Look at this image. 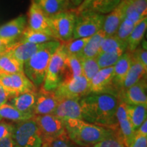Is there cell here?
I'll return each mask as SVG.
<instances>
[{
	"label": "cell",
	"instance_id": "obj_1",
	"mask_svg": "<svg viewBox=\"0 0 147 147\" xmlns=\"http://www.w3.org/2000/svg\"><path fill=\"white\" fill-rule=\"evenodd\" d=\"M79 103L82 120L117 132L116 113L119 100L117 96L109 93H89L80 99Z\"/></svg>",
	"mask_w": 147,
	"mask_h": 147
},
{
	"label": "cell",
	"instance_id": "obj_2",
	"mask_svg": "<svg viewBox=\"0 0 147 147\" xmlns=\"http://www.w3.org/2000/svg\"><path fill=\"white\" fill-rule=\"evenodd\" d=\"M64 124L69 139L80 146L90 147L106 138L118 136L117 132L111 129L89 123L81 119H70L65 121Z\"/></svg>",
	"mask_w": 147,
	"mask_h": 147
},
{
	"label": "cell",
	"instance_id": "obj_3",
	"mask_svg": "<svg viewBox=\"0 0 147 147\" xmlns=\"http://www.w3.org/2000/svg\"><path fill=\"white\" fill-rule=\"evenodd\" d=\"M60 45L61 42L57 40L48 42L45 48L24 63V74L36 88L43 84L51 59Z\"/></svg>",
	"mask_w": 147,
	"mask_h": 147
},
{
	"label": "cell",
	"instance_id": "obj_4",
	"mask_svg": "<svg viewBox=\"0 0 147 147\" xmlns=\"http://www.w3.org/2000/svg\"><path fill=\"white\" fill-rule=\"evenodd\" d=\"M14 147H41L43 138L34 117L14 125L11 134Z\"/></svg>",
	"mask_w": 147,
	"mask_h": 147
},
{
	"label": "cell",
	"instance_id": "obj_5",
	"mask_svg": "<svg viewBox=\"0 0 147 147\" xmlns=\"http://www.w3.org/2000/svg\"><path fill=\"white\" fill-rule=\"evenodd\" d=\"M105 16L91 9L76 14L73 39L91 37L102 29Z\"/></svg>",
	"mask_w": 147,
	"mask_h": 147
},
{
	"label": "cell",
	"instance_id": "obj_6",
	"mask_svg": "<svg viewBox=\"0 0 147 147\" xmlns=\"http://www.w3.org/2000/svg\"><path fill=\"white\" fill-rule=\"evenodd\" d=\"M49 18L51 30L55 39L61 43L72 39L76 14L71 9Z\"/></svg>",
	"mask_w": 147,
	"mask_h": 147
},
{
	"label": "cell",
	"instance_id": "obj_7",
	"mask_svg": "<svg viewBox=\"0 0 147 147\" xmlns=\"http://www.w3.org/2000/svg\"><path fill=\"white\" fill-rule=\"evenodd\" d=\"M66 56L63 45L61 43L51 59L42 84V87L47 91H54L61 82Z\"/></svg>",
	"mask_w": 147,
	"mask_h": 147
},
{
	"label": "cell",
	"instance_id": "obj_8",
	"mask_svg": "<svg viewBox=\"0 0 147 147\" xmlns=\"http://www.w3.org/2000/svg\"><path fill=\"white\" fill-rule=\"evenodd\" d=\"M0 86L10 99L26 92L37 91V88L24 73H0Z\"/></svg>",
	"mask_w": 147,
	"mask_h": 147
},
{
	"label": "cell",
	"instance_id": "obj_9",
	"mask_svg": "<svg viewBox=\"0 0 147 147\" xmlns=\"http://www.w3.org/2000/svg\"><path fill=\"white\" fill-rule=\"evenodd\" d=\"M34 119L41 131L43 143L50 144L66 133L63 121L53 114L35 116Z\"/></svg>",
	"mask_w": 147,
	"mask_h": 147
},
{
	"label": "cell",
	"instance_id": "obj_10",
	"mask_svg": "<svg viewBox=\"0 0 147 147\" xmlns=\"http://www.w3.org/2000/svg\"><path fill=\"white\" fill-rule=\"evenodd\" d=\"M58 100L67 99L79 100L89 94V82L83 76L61 82L54 91Z\"/></svg>",
	"mask_w": 147,
	"mask_h": 147
},
{
	"label": "cell",
	"instance_id": "obj_11",
	"mask_svg": "<svg viewBox=\"0 0 147 147\" xmlns=\"http://www.w3.org/2000/svg\"><path fill=\"white\" fill-rule=\"evenodd\" d=\"M114 66L100 69L89 83L90 93H109L118 96L114 85Z\"/></svg>",
	"mask_w": 147,
	"mask_h": 147
},
{
	"label": "cell",
	"instance_id": "obj_12",
	"mask_svg": "<svg viewBox=\"0 0 147 147\" xmlns=\"http://www.w3.org/2000/svg\"><path fill=\"white\" fill-rule=\"evenodd\" d=\"M118 98L119 101L127 105H147L146 77L142 78L131 87L119 92Z\"/></svg>",
	"mask_w": 147,
	"mask_h": 147
},
{
	"label": "cell",
	"instance_id": "obj_13",
	"mask_svg": "<svg viewBox=\"0 0 147 147\" xmlns=\"http://www.w3.org/2000/svg\"><path fill=\"white\" fill-rule=\"evenodd\" d=\"M126 106V104L119 101L116 118L117 122V134L125 147H129L134 138L135 131L132 128L128 118Z\"/></svg>",
	"mask_w": 147,
	"mask_h": 147
},
{
	"label": "cell",
	"instance_id": "obj_14",
	"mask_svg": "<svg viewBox=\"0 0 147 147\" xmlns=\"http://www.w3.org/2000/svg\"><path fill=\"white\" fill-rule=\"evenodd\" d=\"M27 27L29 28L38 32L47 33L54 37L51 28L49 18L44 13L34 0H31V4L27 12Z\"/></svg>",
	"mask_w": 147,
	"mask_h": 147
},
{
	"label": "cell",
	"instance_id": "obj_15",
	"mask_svg": "<svg viewBox=\"0 0 147 147\" xmlns=\"http://www.w3.org/2000/svg\"><path fill=\"white\" fill-rule=\"evenodd\" d=\"M47 44V42L43 44H32L16 41L8 45L5 49V51L24 65L38 51L45 48Z\"/></svg>",
	"mask_w": 147,
	"mask_h": 147
},
{
	"label": "cell",
	"instance_id": "obj_16",
	"mask_svg": "<svg viewBox=\"0 0 147 147\" xmlns=\"http://www.w3.org/2000/svg\"><path fill=\"white\" fill-rule=\"evenodd\" d=\"M59 103V101L57 98L54 91H47L42 87L39 91H37L34 115L37 116L53 114Z\"/></svg>",
	"mask_w": 147,
	"mask_h": 147
},
{
	"label": "cell",
	"instance_id": "obj_17",
	"mask_svg": "<svg viewBox=\"0 0 147 147\" xmlns=\"http://www.w3.org/2000/svg\"><path fill=\"white\" fill-rule=\"evenodd\" d=\"M79 100L67 99L60 101L53 115L63 122L70 119L82 120V110Z\"/></svg>",
	"mask_w": 147,
	"mask_h": 147
},
{
	"label": "cell",
	"instance_id": "obj_18",
	"mask_svg": "<svg viewBox=\"0 0 147 147\" xmlns=\"http://www.w3.org/2000/svg\"><path fill=\"white\" fill-rule=\"evenodd\" d=\"M126 1H121L115 10L105 16L102 30L106 36H111L116 34L119 26L125 17Z\"/></svg>",
	"mask_w": 147,
	"mask_h": 147
},
{
	"label": "cell",
	"instance_id": "obj_19",
	"mask_svg": "<svg viewBox=\"0 0 147 147\" xmlns=\"http://www.w3.org/2000/svg\"><path fill=\"white\" fill-rule=\"evenodd\" d=\"M27 18L21 15L0 27V38L16 42L26 27Z\"/></svg>",
	"mask_w": 147,
	"mask_h": 147
},
{
	"label": "cell",
	"instance_id": "obj_20",
	"mask_svg": "<svg viewBox=\"0 0 147 147\" xmlns=\"http://www.w3.org/2000/svg\"><path fill=\"white\" fill-rule=\"evenodd\" d=\"M131 63V53L125 51L114 65V85L117 92H120L122 84ZM118 97V96H117Z\"/></svg>",
	"mask_w": 147,
	"mask_h": 147
},
{
	"label": "cell",
	"instance_id": "obj_21",
	"mask_svg": "<svg viewBox=\"0 0 147 147\" xmlns=\"http://www.w3.org/2000/svg\"><path fill=\"white\" fill-rule=\"evenodd\" d=\"M36 97L37 91L26 92L10 99L9 104L21 113L34 115Z\"/></svg>",
	"mask_w": 147,
	"mask_h": 147
},
{
	"label": "cell",
	"instance_id": "obj_22",
	"mask_svg": "<svg viewBox=\"0 0 147 147\" xmlns=\"http://www.w3.org/2000/svg\"><path fill=\"white\" fill-rule=\"evenodd\" d=\"M48 17L70 10V0H34Z\"/></svg>",
	"mask_w": 147,
	"mask_h": 147
},
{
	"label": "cell",
	"instance_id": "obj_23",
	"mask_svg": "<svg viewBox=\"0 0 147 147\" xmlns=\"http://www.w3.org/2000/svg\"><path fill=\"white\" fill-rule=\"evenodd\" d=\"M146 71L147 69H145L140 62L134 59L131 55V65L124 79L120 91L131 87L142 78L146 77Z\"/></svg>",
	"mask_w": 147,
	"mask_h": 147
},
{
	"label": "cell",
	"instance_id": "obj_24",
	"mask_svg": "<svg viewBox=\"0 0 147 147\" xmlns=\"http://www.w3.org/2000/svg\"><path fill=\"white\" fill-rule=\"evenodd\" d=\"M81 76H82L81 58L76 55H67L61 82L69 81Z\"/></svg>",
	"mask_w": 147,
	"mask_h": 147
},
{
	"label": "cell",
	"instance_id": "obj_25",
	"mask_svg": "<svg viewBox=\"0 0 147 147\" xmlns=\"http://www.w3.org/2000/svg\"><path fill=\"white\" fill-rule=\"evenodd\" d=\"M106 37V34L102 29L93 35L86 45L83 50L78 55L79 57L84 58H95L99 54V51L101 44Z\"/></svg>",
	"mask_w": 147,
	"mask_h": 147
},
{
	"label": "cell",
	"instance_id": "obj_26",
	"mask_svg": "<svg viewBox=\"0 0 147 147\" xmlns=\"http://www.w3.org/2000/svg\"><path fill=\"white\" fill-rule=\"evenodd\" d=\"M127 114L129 119L132 128L134 131L137 129L144 121L147 117V105H127L126 106Z\"/></svg>",
	"mask_w": 147,
	"mask_h": 147
},
{
	"label": "cell",
	"instance_id": "obj_27",
	"mask_svg": "<svg viewBox=\"0 0 147 147\" xmlns=\"http://www.w3.org/2000/svg\"><path fill=\"white\" fill-rule=\"evenodd\" d=\"M53 40H56V39L51 35L47 33L33 30L29 27L26 26L21 36L16 41L32 44H43Z\"/></svg>",
	"mask_w": 147,
	"mask_h": 147
},
{
	"label": "cell",
	"instance_id": "obj_28",
	"mask_svg": "<svg viewBox=\"0 0 147 147\" xmlns=\"http://www.w3.org/2000/svg\"><path fill=\"white\" fill-rule=\"evenodd\" d=\"M147 28V18H144L136 25L127 41V51L133 53L144 38Z\"/></svg>",
	"mask_w": 147,
	"mask_h": 147
},
{
	"label": "cell",
	"instance_id": "obj_29",
	"mask_svg": "<svg viewBox=\"0 0 147 147\" xmlns=\"http://www.w3.org/2000/svg\"><path fill=\"white\" fill-rule=\"evenodd\" d=\"M23 65L5 50L0 56V73H24Z\"/></svg>",
	"mask_w": 147,
	"mask_h": 147
},
{
	"label": "cell",
	"instance_id": "obj_30",
	"mask_svg": "<svg viewBox=\"0 0 147 147\" xmlns=\"http://www.w3.org/2000/svg\"><path fill=\"white\" fill-rule=\"evenodd\" d=\"M127 42L122 41L116 35L106 36L101 44L99 53H119L121 54L127 51Z\"/></svg>",
	"mask_w": 147,
	"mask_h": 147
},
{
	"label": "cell",
	"instance_id": "obj_31",
	"mask_svg": "<svg viewBox=\"0 0 147 147\" xmlns=\"http://www.w3.org/2000/svg\"><path fill=\"white\" fill-rule=\"evenodd\" d=\"M35 116L20 112L9 103H5L0 106V118L18 123L34 118Z\"/></svg>",
	"mask_w": 147,
	"mask_h": 147
},
{
	"label": "cell",
	"instance_id": "obj_32",
	"mask_svg": "<svg viewBox=\"0 0 147 147\" xmlns=\"http://www.w3.org/2000/svg\"><path fill=\"white\" fill-rule=\"evenodd\" d=\"M121 1V0H93L88 9L105 15L115 10Z\"/></svg>",
	"mask_w": 147,
	"mask_h": 147
},
{
	"label": "cell",
	"instance_id": "obj_33",
	"mask_svg": "<svg viewBox=\"0 0 147 147\" xmlns=\"http://www.w3.org/2000/svg\"><path fill=\"white\" fill-rule=\"evenodd\" d=\"M82 76L87 79L88 82L91 81L96 74L100 71V67L95 58L81 59Z\"/></svg>",
	"mask_w": 147,
	"mask_h": 147
},
{
	"label": "cell",
	"instance_id": "obj_34",
	"mask_svg": "<svg viewBox=\"0 0 147 147\" xmlns=\"http://www.w3.org/2000/svg\"><path fill=\"white\" fill-rule=\"evenodd\" d=\"M91 37L82 38L78 39H71L66 42H63L64 50L67 55H78L85 47Z\"/></svg>",
	"mask_w": 147,
	"mask_h": 147
},
{
	"label": "cell",
	"instance_id": "obj_35",
	"mask_svg": "<svg viewBox=\"0 0 147 147\" xmlns=\"http://www.w3.org/2000/svg\"><path fill=\"white\" fill-rule=\"evenodd\" d=\"M123 54L119 53H102L96 57V60L100 69L112 67L115 65Z\"/></svg>",
	"mask_w": 147,
	"mask_h": 147
},
{
	"label": "cell",
	"instance_id": "obj_36",
	"mask_svg": "<svg viewBox=\"0 0 147 147\" xmlns=\"http://www.w3.org/2000/svg\"><path fill=\"white\" fill-rule=\"evenodd\" d=\"M135 26L136 25L133 22L125 17L115 35L122 41L127 42L129 36L131 34Z\"/></svg>",
	"mask_w": 147,
	"mask_h": 147
},
{
	"label": "cell",
	"instance_id": "obj_37",
	"mask_svg": "<svg viewBox=\"0 0 147 147\" xmlns=\"http://www.w3.org/2000/svg\"><path fill=\"white\" fill-rule=\"evenodd\" d=\"M125 18L131 21L136 25L138 23H139L142 19H144V18L141 17L138 12V11L134 7L131 1L126 2Z\"/></svg>",
	"mask_w": 147,
	"mask_h": 147
},
{
	"label": "cell",
	"instance_id": "obj_38",
	"mask_svg": "<svg viewBox=\"0 0 147 147\" xmlns=\"http://www.w3.org/2000/svg\"><path fill=\"white\" fill-rule=\"evenodd\" d=\"M91 147H125V146L118 136H114L103 140Z\"/></svg>",
	"mask_w": 147,
	"mask_h": 147
},
{
	"label": "cell",
	"instance_id": "obj_39",
	"mask_svg": "<svg viewBox=\"0 0 147 147\" xmlns=\"http://www.w3.org/2000/svg\"><path fill=\"white\" fill-rule=\"evenodd\" d=\"M49 147H75L73 142L69 139L67 133L63 134L60 137L57 138L50 144H49Z\"/></svg>",
	"mask_w": 147,
	"mask_h": 147
},
{
	"label": "cell",
	"instance_id": "obj_40",
	"mask_svg": "<svg viewBox=\"0 0 147 147\" xmlns=\"http://www.w3.org/2000/svg\"><path fill=\"white\" fill-rule=\"evenodd\" d=\"M134 59L140 62L145 69H147V52L146 49L138 47L133 53H131Z\"/></svg>",
	"mask_w": 147,
	"mask_h": 147
},
{
	"label": "cell",
	"instance_id": "obj_41",
	"mask_svg": "<svg viewBox=\"0 0 147 147\" xmlns=\"http://www.w3.org/2000/svg\"><path fill=\"white\" fill-rule=\"evenodd\" d=\"M136 10L142 18L146 17L147 0H134L131 1Z\"/></svg>",
	"mask_w": 147,
	"mask_h": 147
},
{
	"label": "cell",
	"instance_id": "obj_42",
	"mask_svg": "<svg viewBox=\"0 0 147 147\" xmlns=\"http://www.w3.org/2000/svg\"><path fill=\"white\" fill-rule=\"evenodd\" d=\"M14 125L1 120L0 121V140L4 138L11 136Z\"/></svg>",
	"mask_w": 147,
	"mask_h": 147
},
{
	"label": "cell",
	"instance_id": "obj_43",
	"mask_svg": "<svg viewBox=\"0 0 147 147\" xmlns=\"http://www.w3.org/2000/svg\"><path fill=\"white\" fill-rule=\"evenodd\" d=\"M129 147H147V136L134 133V138Z\"/></svg>",
	"mask_w": 147,
	"mask_h": 147
},
{
	"label": "cell",
	"instance_id": "obj_44",
	"mask_svg": "<svg viewBox=\"0 0 147 147\" xmlns=\"http://www.w3.org/2000/svg\"><path fill=\"white\" fill-rule=\"evenodd\" d=\"M92 1H93V0H84V1H82V3L79 5L78 7H77V8L74 9H71V10L76 13V14H78L79 13L82 12V11L89 8V5L92 2Z\"/></svg>",
	"mask_w": 147,
	"mask_h": 147
},
{
	"label": "cell",
	"instance_id": "obj_45",
	"mask_svg": "<svg viewBox=\"0 0 147 147\" xmlns=\"http://www.w3.org/2000/svg\"><path fill=\"white\" fill-rule=\"evenodd\" d=\"M135 133L143 136H147V119L136 130Z\"/></svg>",
	"mask_w": 147,
	"mask_h": 147
},
{
	"label": "cell",
	"instance_id": "obj_46",
	"mask_svg": "<svg viewBox=\"0 0 147 147\" xmlns=\"http://www.w3.org/2000/svg\"><path fill=\"white\" fill-rule=\"evenodd\" d=\"M0 147H14L11 136L5 137L0 140Z\"/></svg>",
	"mask_w": 147,
	"mask_h": 147
},
{
	"label": "cell",
	"instance_id": "obj_47",
	"mask_svg": "<svg viewBox=\"0 0 147 147\" xmlns=\"http://www.w3.org/2000/svg\"><path fill=\"white\" fill-rule=\"evenodd\" d=\"M9 100H10V97L4 91V89L0 86V106L8 102Z\"/></svg>",
	"mask_w": 147,
	"mask_h": 147
},
{
	"label": "cell",
	"instance_id": "obj_48",
	"mask_svg": "<svg viewBox=\"0 0 147 147\" xmlns=\"http://www.w3.org/2000/svg\"><path fill=\"white\" fill-rule=\"evenodd\" d=\"M13 41L10 40H5L3 39V38H0V49H5L8 45H11L12 43H13Z\"/></svg>",
	"mask_w": 147,
	"mask_h": 147
},
{
	"label": "cell",
	"instance_id": "obj_49",
	"mask_svg": "<svg viewBox=\"0 0 147 147\" xmlns=\"http://www.w3.org/2000/svg\"><path fill=\"white\" fill-rule=\"evenodd\" d=\"M84 0H70L71 4L74 5L75 7H78L82 3Z\"/></svg>",
	"mask_w": 147,
	"mask_h": 147
},
{
	"label": "cell",
	"instance_id": "obj_50",
	"mask_svg": "<svg viewBox=\"0 0 147 147\" xmlns=\"http://www.w3.org/2000/svg\"><path fill=\"white\" fill-rule=\"evenodd\" d=\"M5 49H6V48H5ZM5 49H0V56H1V55L3 54V52H4L5 50Z\"/></svg>",
	"mask_w": 147,
	"mask_h": 147
},
{
	"label": "cell",
	"instance_id": "obj_51",
	"mask_svg": "<svg viewBox=\"0 0 147 147\" xmlns=\"http://www.w3.org/2000/svg\"><path fill=\"white\" fill-rule=\"evenodd\" d=\"M41 147H49V144H48V143L44 142L43 144L42 145Z\"/></svg>",
	"mask_w": 147,
	"mask_h": 147
},
{
	"label": "cell",
	"instance_id": "obj_52",
	"mask_svg": "<svg viewBox=\"0 0 147 147\" xmlns=\"http://www.w3.org/2000/svg\"><path fill=\"white\" fill-rule=\"evenodd\" d=\"M122 1H126V2H129V1H132L134 0H121Z\"/></svg>",
	"mask_w": 147,
	"mask_h": 147
},
{
	"label": "cell",
	"instance_id": "obj_53",
	"mask_svg": "<svg viewBox=\"0 0 147 147\" xmlns=\"http://www.w3.org/2000/svg\"><path fill=\"white\" fill-rule=\"evenodd\" d=\"M1 120H2V119H1V118H0V121H1Z\"/></svg>",
	"mask_w": 147,
	"mask_h": 147
}]
</instances>
